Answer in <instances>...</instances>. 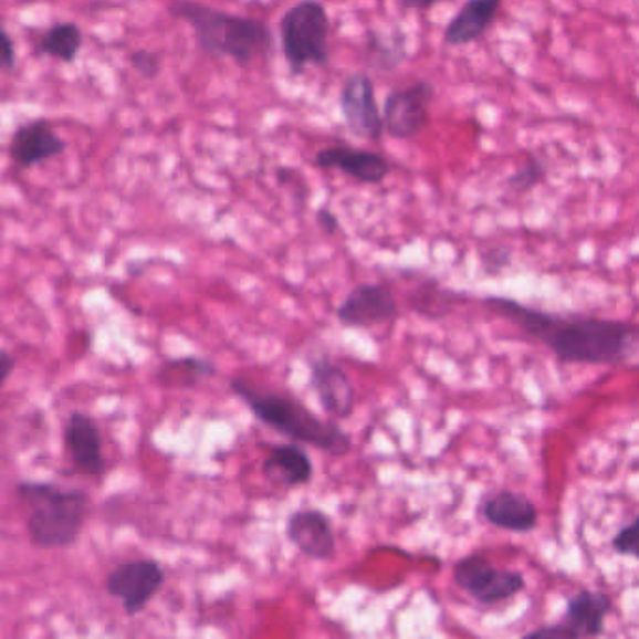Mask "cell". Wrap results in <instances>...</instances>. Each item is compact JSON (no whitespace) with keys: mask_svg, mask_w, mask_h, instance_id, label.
Instances as JSON below:
<instances>
[{"mask_svg":"<svg viewBox=\"0 0 639 639\" xmlns=\"http://www.w3.org/2000/svg\"><path fill=\"white\" fill-rule=\"evenodd\" d=\"M480 302L528 338L546 345L561 364L619 366L636 355L638 331L627 321L552 314L509 296H480Z\"/></svg>","mask_w":639,"mask_h":639,"instance_id":"cell-1","label":"cell"},{"mask_svg":"<svg viewBox=\"0 0 639 639\" xmlns=\"http://www.w3.org/2000/svg\"><path fill=\"white\" fill-rule=\"evenodd\" d=\"M172 18L182 19L193 29L197 45L214 56H228L242 69L269 56L274 50L271 27L263 19L244 18L199 2H175Z\"/></svg>","mask_w":639,"mask_h":639,"instance_id":"cell-2","label":"cell"},{"mask_svg":"<svg viewBox=\"0 0 639 639\" xmlns=\"http://www.w3.org/2000/svg\"><path fill=\"white\" fill-rule=\"evenodd\" d=\"M231 390L250 407L259 422L295 443L310 444L331 455H345L353 447L349 433L342 426L317 417L295 396L261 390L244 379H233Z\"/></svg>","mask_w":639,"mask_h":639,"instance_id":"cell-3","label":"cell"},{"mask_svg":"<svg viewBox=\"0 0 639 639\" xmlns=\"http://www.w3.org/2000/svg\"><path fill=\"white\" fill-rule=\"evenodd\" d=\"M18 493L31 509L27 527L34 546L69 547L77 541L88 511L85 493L40 482H23Z\"/></svg>","mask_w":639,"mask_h":639,"instance_id":"cell-4","label":"cell"},{"mask_svg":"<svg viewBox=\"0 0 639 639\" xmlns=\"http://www.w3.org/2000/svg\"><path fill=\"white\" fill-rule=\"evenodd\" d=\"M331 18L325 4L302 0L280 19V42L293 77L307 66L325 69L331 62Z\"/></svg>","mask_w":639,"mask_h":639,"instance_id":"cell-5","label":"cell"},{"mask_svg":"<svg viewBox=\"0 0 639 639\" xmlns=\"http://www.w3.org/2000/svg\"><path fill=\"white\" fill-rule=\"evenodd\" d=\"M452 578L461 590L484 606L506 603L525 589L522 572L497 568L482 554H471L458 561Z\"/></svg>","mask_w":639,"mask_h":639,"instance_id":"cell-6","label":"cell"},{"mask_svg":"<svg viewBox=\"0 0 639 639\" xmlns=\"http://www.w3.org/2000/svg\"><path fill=\"white\" fill-rule=\"evenodd\" d=\"M436 98L431 81H417L406 88L388 94L383 105V126L388 136L409 142L420 136L430 124V105Z\"/></svg>","mask_w":639,"mask_h":639,"instance_id":"cell-7","label":"cell"},{"mask_svg":"<svg viewBox=\"0 0 639 639\" xmlns=\"http://www.w3.org/2000/svg\"><path fill=\"white\" fill-rule=\"evenodd\" d=\"M339 109L345 126L363 142H379L385 134L376 85L368 74H350L339 93Z\"/></svg>","mask_w":639,"mask_h":639,"instance_id":"cell-8","label":"cell"},{"mask_svg":"<svg viewBox=\"0 0 639 639\" xmlns=\"http://www.w3.org/2000/svg\"><path fill=\"white\" fill-rule=\"evenodd\" d=\"M166 584V572L156 561H128L107 576L105 589L123 603L128 615L142 614Z\"/></svg>","mask_w":639,"mask_h":639,"instance_id":"cell-9","label":"cell"},{"mask_svg":"<svg viewBox=\"0 0 639 639\" xmlns=\"http://www.w3.org/2000/svg\"><path fill=\"white\" fill-rule=\"evenodd\" d=\"M400 306L387 283H360L349 291L336 310V317L350 328H374L398 320Z\"/></svg>","mask_w":639,"mask_h":639,"instance_id":"cell-10","label":"cell"},{"mask_svg":"<svg viewBox=\"0 0 639 639\" xmlns=\"http://www.w3.org/2000/svg\"><path fill=\"white\" fill-rule=\"evenodd\" d=\"M310 366V388L314 390L321 407L333 418H349L355 411V387L342 366L334 364L326 355L307 357Z\"/></svg>","mask_w":639,"mask_h":639,"instance_id":"cell-11","label":"cell"},{"mask_svg":"<svg viewBox=\"0 0 639 639\" xmlns=\"http://www.w3.org/2000/svg\"><path fill=\"white\" fill-rule=\"evenodd\" d=\"M314 166L320 169H336L350 179L371 186L381 185L390 175V161L383 154L349 145L321 148L320 153L315 154Z\"/></svg>","mask_w":639,"mask_h":639,"instance_id":"cell-12","label":"cell"},{"mask_svg":"<svg viewBox=\"0 0 639 639\" xmlns=\"http://www.w3.org/2000/svg\"><path fill=\"white\" fill-rule=\"evenodd\" d=\"M64 148H66V143L56 136L50 121L36 118L15 129L12 143H10V158L21 169H29L36 164L61 156Z\"/></svg>","mask_w":639,"mask_h":639,"instance_id":"cell-13","label":"cell"},{"mask_svg":"<svg viewBox=\"0 0 639 639\" xmlns=\"http://www.w3.org/2000/svg\"><path fill=\"white\" fill-rule=\"evenodd\" d=\"M287 538L301 554L314 561L333 559L336 536L326 514L320 511H298L287 520Z\"/></svg>","mask_w":639,"mask_h":639,"instance_id":"cell-14","label":"cell"},{"mask_svg":"<svg viewBox=\"0 0 639 639\" xmlns=\"http://www.w3.org/2000/svg\"><path fill=\"white\" fill-rule=\"evenodd\" d=\"M614 603L603 590L582 589L568 598L565 625L578 639H595L603 636L606 617L611 614Z\"/></svg>","mask_w":639,"mask_h":639,"instance_id":"cell-15","label":"cell"},{"mask_svg":"<svg viewBox=\"0 0 639 639\" xmlns=\"http://www.w3.org/2000/svg\"><path fill=\"white\" fill-rule=\"evenodd\" d=\"M64 441L69 447L75 465L86 474H98L105 471L104 454H102V437L91 417L83 412H72L64 428Z\"/></svg>","mask_w":639,"mask_h":639,"instance_id":"cell-16","label":"cell"},{"mask_svg":"<svg viewBox=\"0 0 639 639\" xmlns=\"http://www.w3.org/2000/svg\"><path fill=\"white\" fill-rule=\"evenodd\" d=\"M482 514L493 527L511 533H531L538 525V511L531 499L522 493L503 490L488 499Z\"/></svg>","mask_w":639,"mask_h":639,"instance_id":"cell-17","label":"cell"},{"mask_svg":"<svg viewBox=\"0 0 639 639\" xmlns=\"http://www.w3.org/2000/svg\"><path fill=\"white\" fill-rule=\"evenodd\" d=\"M501 7V0H469L450 19L444 29V43L450 48H460L476 42L492 27Z\"/></svg>","mask_w":639,"mask_h":639,"instance_id":"cell-18","label":"cell"},{"mask_svg":"<svg viewBox=\"0 0 639 639\" xmlns=\"http://www.w3.org/2000/svg\"><path fill=\"white\" fill-rule=\"evenodd\" d=\"M263 473L272 484L291 490L312 482L314 463L298 444H280L264 458Z\"/></svg>","mask_w":639,"mask_h":639,"instance_id":"cell-19","label":"cell"},{"mask_svg":"<svg viewBox=\"0 0 639 639\" xmlns=\"http://www.w3.org/2000/svg\"><path fill=\"white\" fill-rule=\"evenodd\" d=\"M407 55V36L401 29L385 32L368 29L364 34V62L374 72H394Z\"/></svg>","mask_w":639,"mask_h":639,"instance_id":"cell-20","label":"cell"},{"mask_svg":"<svg viewBox=\"0 0 639 639\" xmlns=\"http://www.w3.org/2000/svg\"><path fill=\"white\" fill-rule=\"evenodd\" d=\"M83 45V31L75 23H56L43 32L38 42V53L53 56L56 61L74 62Z\"/></svg>","mask_w":639,"mask_h":639,"instance_id":"cell-21","label":"cell"},{"mask_svg":"<svg viewBox=\"0 0 639 639\" xmlns=\"http://www.w3.org/2000/svg\"><path fill=\"white\" fill-rule=\"evenodd\" d=\"M409 301L407 304L417 312V314L430 317V320H439L449 314L450 310L454 307L455 302L460 301V293L455 291L443 290L437 282L420 283L417 291H412L411 295L407 296Z\"/></svg>","mask_w":639,"mask_h":639,"instance_id":"cell-22","label":"cell"},{"mask_svg":"<svg viewBox=\"0 0 639 639\" xmlns=\"http://www.w3.org/2000/svg\"><path fill=\"white\" fill-rule=\"evenodd\" d=\"M544 177H546L544 164L533 154H528L527 161L522 167H517L516 171L506 179V190L514 196H523L541 185Z\"/></svg>","mask_w":639,"mask_h":639,"instance_id":"cell-23","label":"cell"},{"mask_svg":"<svg viewBox=\"0 0 639 639\" xmlns=\"http://www.w3.org/2000/svg\"><path fill=\"white\" fill-rule=\"evenodd\" d=\"M164 371L167 374H182L185 371L186 376L197 379V377L214 376L216 366L205 358L186 357L164 364Z\"/></svg>","mask_w":639,"mask_h":639,"instance_id":"cell-24","label":"cell"},{"mask_svg":"<svg viewBox=\"0 0 639 639\" xmlns=\"http://www.w3.org/2000/svg\"><path fill=\"white\" fill-rule=\"evenodd\" d=\"M480 263H482V271L486 272L488 276H499L501 272L511 266L512 252L509 248L492 247L486 252H482Z\"/></svg>","mask_w":639,"mask_h":639,"instance_id":"cell-25","label":"cell"},{"mask_svg":"<svg viewBox=\"0 0 639 639\" xmlns=\"http://www.w3.org/2000/svg\"><path fill=\"white\" fill-rule=\"evenodd\" d=\"M638 517H633L632 522L619 528V533L615 535L611 546L619 555H628V557H636L638 554Z\"/></svg>","mask_w":639,"mask_h":639,"instance_id":"cell-26","label":"cell"},{"mask_svg":"<svg viewBox=\"0 0 639 639\" xmlns=\"http://www.w3.org/2000/svg\"><path fill=\"white\" fill-rule=\"evenodd\" d=\"M132 66L145 77V80H154L156 75L160 74L161 61L160 56L153 53V51L137 50L129 55Z\"/></svg>","mask_w":639,"mask_h":639,"instance_id":"cell-27","label":"cell"},{"mask_svg":"<svg viewBox=\"0 0 639 639\" xmlns=\"http://www.w3.org/2000/svg\"><path fill=\"white\" fill-rule=\"evenodd\" d=\"M15 45H13V40L8 34L7 27L2 23L0 19V69L2 70H13L15 69Z\"/></svg>","mask_w":639,"mask_h":639,"instance_id":"cell-28","label":"cell"},{"mask_svg":"<svg viewBox=\"0 0 639 639\" xmlns=\"http://www.w3.org/2000/svg\"><path fill=\"white\" fill-rule=\"evenodd\" d=\"M522 639H578L572 633L565 622L549 625V627L536 628L533 632L525 633Z\"/></svg>","mask_w":639,"mask_h":639,"instance_id":"cell-29","label":"cell"},{"mask_svg":"<svg viewBox=\"0 0 639 639\" xmlns=\"http://www.w3.org/2000/svg\"><path fill=\"white\" fill-rule=\"evenodd\" d=\"M315 222H317L323 233L331 234V237L339 231V218L328 207H321L315 212Z\"/></svg>","mask_w":639,"mask_h":639,"instance_id":"cell-30","label":"cell"},{"mask_svg":"<svg viewBox=\"0 0 639 639\" xmlns=\"http://www.w3.org/2000/svg\"><path fill=\"white\" fill-rule=\"evenodd\" d=\"M13 368H15V358L8 350L0 349V388L7 383Z\"/></svg>","mask_w":639,"mask_h":639,"instance_id":"cell-31","label":"cell"},{"mask_svg":"<svg viewBox=\"0 0 639 639\" xmlns=\"http://www.w3.org/2000/svg\"><path fill=\"white\" fill-rule=\"evenodd\" d=\"M433 7V2H417V0H412V2H401V8H409V10H428V8Z\"/></svg>","mask_w":639,"mask_h":639,"instance_id":"cell-32","label":"cell"}]
</instances>
